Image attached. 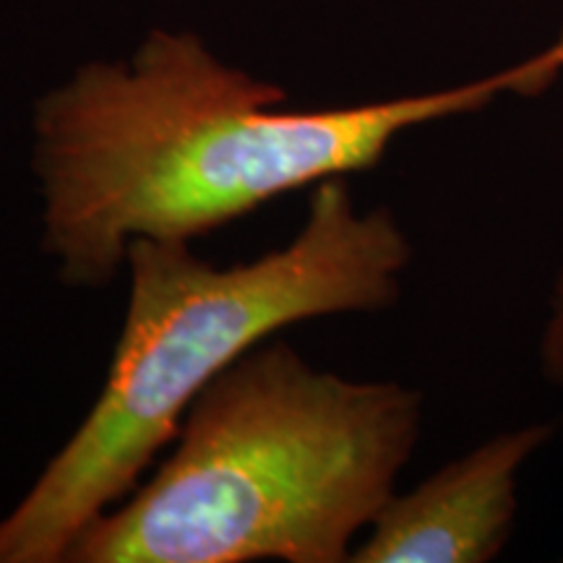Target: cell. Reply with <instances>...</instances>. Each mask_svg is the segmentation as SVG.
<instances>
[{
    "mask_svg": "<svg viewBox=\"0 0 563 563\" xmlns=\"http://www.w3.org/2000/svg\"><path fill=\"white\" fill-rule=\"evenodd\" d=\"M553 433V422L496 433L415 490L394 493L350 561L485 563L501 555L519 509V473Z\"/></svg>",
    "mask_w": 563,
    "mask_h": 563,
    "instance_id": "obj_4",
    "label": "cell"
},
{
    "mask_svg": "<svg viewBox=\"0 0 563 563\" xmlns=\"http://www.w3.org/2000/svg\"><path fill=\"white\" fill-rule=\"evenodd\" d=\"M412 245L389 209L361 211L344 178L316 186L285 249L214 266L188 241L133 238L129 313L87 420L0 519V563H63L180 431L194 399L245 352L295 323L384 311Z\"/></svg>",
    "mask_w": 563,
    "mask_h": 563,
    "instance_id": "obj_2",
    "label": "cell"
},
{
    "mask_svg": "<svg viewBox=\"0 0 563 563\" xmlns=\"http://www.w3.org/2000/svg\"><path fill=\"white\" fill-rule=\"evenodd\" d=\"M422 394L258 344L188 407L175 449L68 563H342L418 446Z\"/></svg>",
    "mask_w": 563,
    "mask_h": 563,
    "instance_id": "obj_3",
    "label": "cell"
},
{
    "mask_svg": "<svg viewBox=\"0 0 563 563\" xmlns=\"http://www.w3.org/2000/svg\"><path fill=\"white\" fill-rule=\"evenodd\" d=\"M563 32L522 63L426 95L279 110L287 91L228 66L194 32L154 30L123 60L87 63L34 104L42 249L70 287H104L133 238L188 241L279 196L376 167L399 133L540 95Z\"/></svg>",
    "mask_w": 563,
    "mask_h": 563,
    "instance_id": "obj_1",
    "label": "cell"
},
{
    "mask_svg": "<svg viewBox=\"0 0 563 563\" xmlns=\"http://www.w3.org/2000/svg\"><path fill=\"white\" fill-rule=\"evenodd\" d=\"M540 373L555 389L563 391V272L555 279L551 300H548V316L543 334L538 344Z\"/></svg>",
    "mask_w": 563,
    "mask_h": 563,
    "instance_id": "obj_5",
    "label": "cell"
}]
</instances>
